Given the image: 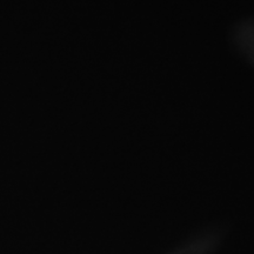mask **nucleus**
<instances>
[]
</instances>
